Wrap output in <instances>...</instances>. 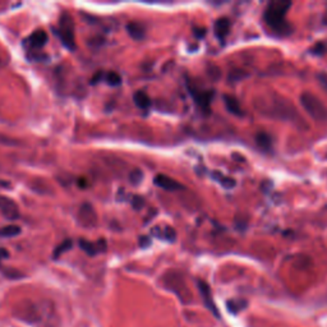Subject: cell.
Masks as SVG:
<instances>
[{"instance_id":"obj_7","label":"cell","mask_w":327,"mask_h":327,"mask_svg":"<svg viewBox=\"0 0 327 327\" xmlns=\"http://www.w3.org/2000/svg\"><path fill=\"white\" fill-rule=\"evenodd\" d=\"M0 212L8 220H17L20 217V209L18 205L12 198L0 195Z\"/></svg>"},{"instance_id":"obj_8","label":"cell","mask_w":327,"mask_h":327,"mask_svg":"<svg viewBox=\"0 0 327 327\" xmlns=\"http://www.w3.org/2000/svg\"><path fill=\"white\" fill-rule=\"evenodd\" d=\"M154 184L159 188H162V189L169 190V192H176V190L184 189V187L178 180L165 175V174H157L154 178Z\"/></svg>"},{"instance_id":"obj_22","label":"cell","mask_w":327,"mask_h":327,"mask_svg":"<svg viewBox=\"0 0 327 327\" xmlns=\"http://www.w3.org/2000/svg\"><path fill=\"white\" fill-rule=\"evenodd\" d=\"M244 307H245L244 300H240V302H238V300H230V302L228 303V308L231 312H239L240 309Z\"/></svg>"},{"instance_id":"obj_15","label":"cell","mask_w":327,"mask_h":327,"mask_svg":"<svg viewBox=\"0 0 327 327\" xmlns=\"http://www.w3.org/2000/svg\"><path fill=\"white\" fill-rule=\"evenodd\" d=\"M133 101L140 109H149L150 105H151V99L149 97V95L142 92V91H138L133 95Z\"/></svg>"},{"instance_id":"obj_21","label":"cell","mask_w":327,"mask_h":327,"mask_svg":"<svg viewBox=\"0 0 327 327\" xmlns=\"http://www.w3.org/2000/svg\"><path fill=\"white\" fill-rule=\"evenodd\" d=\"M106 82H107V85L111 86V87L120 86V83H121L120 75H118L116 72H109V73L106 75Z\"/></svg>"},{"instance_id":"obj_31","label":"cell","mask_w":327,"mask_h":327,"mask_svg":"<svg viewBox=\"0 0 327 327\" xmlns=\"http://www.w3.org/2000/svg\"><path fill=\"white\" fill-rule=\"evenodd\" d=\"M3 68V60H2V59H0V69Z\"/></svg>"},{"instance_id":"obj_1","label":"cell","mask_w":327,"mask_h":327,"mask_svg":"<svg viewBox=\"0 0 327 327\" xmlns=\"http://www.w3.org/2000/svg\"><path fill=\"white\" fill-rule=\"evenodd\" d=\"M292 7V2L286 0H272L267 4L264 13L265 23L275 31V33L281 36L292 33V27L285 21V16Z\"/></svg>"},{"instance_id":"obj_4","label":"cell","mask_w":327,"mask_h":327,"mask_svg":"<svg viewBox=\"0 0 327 327\" xmlns=\"http://www.w3.org/2000/svg\"><path fill=\"white\" fill-rule=\"evenodd\" d=\"M77 220L81 226L87 229H94L99 223V217H97L96 211L90 204H83L78 210Z\"/></svg>"},{"instance_id":"obj_23","label":"cell","mask_w":327,"mask_h":327,"mask_svg":"<svg viewBox=\"0 0 327 327\" xmlns=\"http://www.w3.org/2000/svg\"><path fill=\"white\" fill-rule=\"evenodd\" d=\"M162 235H164V239L169 240V242H174L176 239V231L171 226H166Z\"/></svg>"},{"instance_id":"obj_13","label":"cell","mask_w":327,"mask_h":327,"mask_svg":"<svg viewBox=\"0 0 327 327\" xmlns=\"http://www.w3.org/2000/svg\"><path fill=\"white\" fill-rule=\"evenodd\" d=\"M126 31H128L130 37L137 40V41L143 40L146 36V27L140 22H129L126 25Z\"/></svg>"},{"instance_id":"obj_28","label":"cell","mask_w":327,"mask_h":327,"mask_svg":"<svg viewBox=\"0 0 327 327\" xmlns=\"http://www.w3.org/2000/svg\"><path fill=\"white\" fill-rule=\"evenodd\" d=\"M150 239L149 238H146V237H142L140 239V244H141V247H147V245H150Z\"/></svg>"},{"instance_id":"obj_25","label":"cell","mask_w":327,"mask_h":327,"mask_svg":"<svg viewBox=\"0 0 327 327\" xmlns=\"http://www.w3.org/2000/svg\"><path fill=\"white\" fill-rule=\"evenodd\" d=\"M317 81L321 85V87L327 92V72H319V73H317Z\"/></svg>"},{"instance_id":"obj_3","label":"cell","mask_w":327,"mask_h":327,"mask_svg":"<svg viewBox=\"0 0 327 327\" xmlns=\"http://www.w3.org/2000/svg\"><path fill=\"white\" fill-rule=\"evenodd\" d=\"M55 35L59 36L64 46L69 50L76 49V36H75V22L69 13H63L59 20L58 30L54 31Z\"/></svg>"},{"instance_id":"obj_6","label":"cell","mask_w":327,"mask_h":327,"mask_svg":"<svg viewBox=\"0 0 327 327\" xmlns=\"http://www.w3.org/2000/svg\"><path fill=\"white\" fill-rule=\"evenodd\" d=\"M188 90H189L195 104L201 107L204 111H210V105H211L212 97H214V91H202L200 88L194 87V86L189 85V83H188Z\"/></svg>"},{"instance_id":"obj_27","label":"cell","mask_w":327,"mask_h":327,"mask_svg":"<svg viewBox=\"0 0 327 327\" xmlns=\"http://www.w3.org/2000/svg\"><path fill=\"white\" fill-rule=\"evenodd\" d=\"M324 50H326V47H324V45L323 44H317L316 46L313 47V49H312V52H314V54H322V52L324 51Z\"/></svg>"},{"instance_id":"obj_24","label":"cell","mask_w":327,"mask_h":327,"mask_svg":"<svg viewBox=\"0 0 327 327\" xmlns=\"http://www.w3.org/2000/svg\"><path fill=\"white\" fill-rule=\"evenodd\" d=\"M132 206L135 210H141L145 206V198L141 197V195H135L132 198Z\"/></svg>"},{"instance_id":"obj_12","label":"cell","mask_w":327,"mask_h":327,"mask_svg":"<svg viewBox=\"0 0 327 327\" xmlns=\"http://www.w3.org/2000/svg\"><path fill=\"white\" fill-rule=\"evenodd\" d=\"M223 100H224V104H225L226 110H228L229 113L233 114V115H237V116L244 115L237 97L231 96V95H224Z\"/></svg>"},{"instance_id":"obj_11","label":"cell","mask_w":327,"mask_h":327,"mask_svg":"<svg viewBox=\"0 0 327 327\" xmlns=\"http://www.w3.org/2000/svg\"><path fill=\"white\" fill-rule=\"evenodd\" d=\"M28 45L31 49H42L47 42V33L42 30H37L28 37Z\"/></svg>"},{"instance_id":"obj_20","label":"cell","mask_w":327,"mask_h":327,"mask_svg":"<svg viewBox=\"0 0 327 327\" xmlns=\"http://www.w3.org/2000/svg\"><path fill=\"white\" fill-rule=\"evenodd\" d=\"M128 179H129L130 184L138 185L141 184V181L143 180V171L141 169H133L132 171L128 175Z\"/></svg>"},{"instance_id":"obj_17","label":"cell","mask_w":327,"mask_h":327,"mask_svg":"<svg viewBox=\"0 0 327 327\" xmlns=\"http://www.w3.org/2000/svg\"><path fill=\"white\" fill-rule=\"evenodd\" d=\"M22 229L18 225H7L4 228L0 229V237H6V238H13L20 235Z\"/></svg>"},{"instance_id":"obj_10","label":"cell","mask_w":327,"mask_h":327,"mask_svg":"<svg viewBox=\"0 0 327 327\" xmlns=\"http://www.w3.org/2000/svg\"><path fill=\"white\" fill-rule=\"evenodd\" d=\"M230 21H229V18H226V17H221V18H219V20L215 22V35H216V37L220 40V41H224V40L226 39V36L230 32Z\"/></svg>"},{"instance_id":"obj_26","label":"cell","mask_w":327,"mask_h":327,"mask_svg":"<svg viewBox=\"0 0 327 327\" xmlns=\"http://www.w3.org/2000/svg\"><path fill=\"white\" fill-rule=\"evenodd\" d=\"M193 32H194V35L197 36L198 39H201V37H204V36L206 35V28L194 27V28H193Z\"/></svg>"},{"instance_id":"obj_9","label":"cell","mask_w":327,"mask_h":327,"mask_svg":"<svg viewBox=\"0 0 327 327\" xmlns=\"http://www.w3.org/2000/svg\"><path fill=\"white\" fill-rule=\"evenodd\" d=\"M198 289H200V292H201V295H202V298H204V302H205V304H206V307L209 308L210 311H211L215 316L219 317V311H217L216 305H215V303H214V299H212L210 286L207 285L205 281L200 280L198 281Z\"/></svg>"},{"instance_id":"obj_16","label":"cell","mask_w":327,"mask_h":327,"mask_svg":"<svg viewBox=\"0 0 327 327\" xmlns=\"http://www.w3.org/2000/svg\"><path fill=\"white\" fill-rule=\"evenodd\" d=\"M78 245H80L81 249L85 250V252L87 253L88 256H95V254L100 253L96 243L88 242V240H86V239H80L78 240Z\"/></svg>"},{"instance_id":"obj_2","label":"cell","mask_w":327,"mask_h":327,"mask_svg":"<svg viewBox=\"0 0 327 327\" xmlns=\"http://www.w3.org/2000/svg\"><path fill=\"white\" fill-rule=\"evenodd\" d=\"M299 100L308 115L312 116L317 121H327V107L318 97L314 96L312 92L305 91L300 95Z\"/></svg>"},{"instance_id":"obj_29","label":"cell","mask_w":327,"mask_h":327,"mask_svg":"<svg viewBox=\"0 0 327 327\" xmlns=\"http://www.w3.org/2000/svg\"><path fill=\"white\" fill-rule=\"evenodd\" d=\"M100 80H101V73H99V75L95 76V77L92 78V81H91V83H92V85H95V83H96V81H100Z\"/></svg>"},{"instance_id":"obj_14","label":"cell","mask_w":327,"mask_h":327,"mask_svg":"<svg viewBox=\"0 0 327 327\" xmlns=\"http://www.w3.org/2000/svg\"><path fill=\"white\" fill-rule=\"evenodd\" d=\"M257 146L264 151H271L272 150V137L266 132H259L256 135Z\"/></svg>"},{"instance_id":"obj_19","label":"cell","mask_w":327,"mask_h":327,"mask_svg":"<svg viewBox=\"0 0 327 327\" xmlns=\"http://www.w3.org/2000/svg\"><path fill=\"white\" fill-rule=\"evenodd\" d=\"M214 178L216 179L219 183H220L223 187L228 188V189H230V188H234L235 187V184H237V181L234 180L233 178H229V176H224L221 175L220 173H214Z\"/></svg>"},{"instance_id":"obj_18","label":"cell","mask_w":327,"mask_h":327,"mask_svg":"<svg viewBox=\"0 0 327 327\" xmlns=\"http://www.w3.org/2000/svg\"><path fill=\"white\" fill-rule=\"evenodd\" d=\"M72 247H73V242H72V239H66L64 242H61L60 244L56 245L55 250H54V253H52V257H54V258H59L63 253H66L67 250L72 249Z\"/></svg>"},{"instance_id":"obj_5","label":"cell","mask_w":327,"mask_h":327,"mask_svg":"<svg viewBox=\"0 0 327 327\" xmlns=\"http://www.w3.org/2000/svg\"><path fill=\"white\" fill-rule=\"evenodd\" d=\"M272 110L271 115L276 116V118L280 119H288V120H294V118L297 116V111L294 110V107L289 104V101H285V100L280 99L276 100V101L272 102Z\"/></svg>"},{"instance_id":"obj_30","label":"cell","mask_w":327,"mask_h":327,"mask_svg":"<svg viewBox=\"0 0 327 327\" xmlns=\"http://www.w3.org/2000/svg\"><path fill=\"white\" fill-rule=\"evenodd\" d=\"M323 22H324V23H327V12H326V14H324V18H323Z\"/></svg>"}]
</instances>
